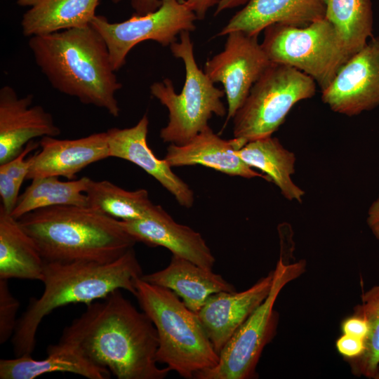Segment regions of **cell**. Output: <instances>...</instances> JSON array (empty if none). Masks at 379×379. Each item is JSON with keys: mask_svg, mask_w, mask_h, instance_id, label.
<instances>
[{"mask_svg": "<svg viewBox=\"0 0 379 379\" xmlns=\"http://www.w3.org/2000/svg\"><path fill=\"white\" fill-rule=\"evenodd\" d=\"M227 35L224 49L206 62L204 72L213 83L223 86L228 104L227 121L234 117L272 62L258 36L241 31Z\"/></svg>", "mask_w": 379, "mask_h": 379, "instance_id": "cell-11", "label": "cell"}, {"mask_svg": "<svg viewBox=\"0 0 379 379\" xmlns=\"http://www.w3.org/2000/svg\"><path fill=\"white\" fill-rule=\"evenodd\" d=\"M261 44L272 62L307 74L321 91L351 58L338 31L326 18L305 27L270 25L264 30Z\"/></svg>", "mask_w": 379, "mask_h": 379, "instance_id": "cell-7", "label": "cell"}, {"mask_svg": "<svg viewBox=\"0 0 379 379\" xmlns=\"http://www.w3.org/2000/svg\"><path fill=\"white\" fill-rule=\"evenodd\" d=\"M272 280L273 270L245 291L212 294L197 313L218 354L236 331L266 298Z\"/></svg>", "mask_w": 379, "mask_h": 379, "instance_id": "cell-17", "label": "cell"}, {"mask_svg": "<svg viewBox=\"0 0 379 379\" xmlns=\"http://www.w3.org/2000/svg\"><path fill=\"white\" fill-rule=\"evenodd\" d=\"M124 230L137 241L149 246H162L173 255L212 270L215 259L200 233L176 222L159 205H154L145 217L121 221Z\"/></svg>", "mask_w": 379, "mask_h": 379, "instance_id": "cell-14", "label": "cell"}, {"mask_svg": "<svg viewBox=\"0 0 379 379\" xmlns=\"http://www.w3.org/2000/svg\"><path fill=\"white\" fill-rule=\"evenodd\" d=\"M244 144L238 138L224 140L208 126L183 145L171 144L164 159L171 167L201 165L222 173L245 178H270L257 173L235 152Z\"/></svg>", "mask_w": 379, "mask_h": 379, "instance_id": "cell-18", "label": "cell"}, {"mask_svg": "<svg viewBox=\"0 0 379 379\" xmlns=\"http://www.w3.org/2000/svg\"><path fill=\"white\" fill-rule=\"evenodd\" d=\"M338 352L347 361L361 356L365 350V340L343 333L335 341Z\"/></svg>", "mask_w": 379, "mask_h": 379, "instance_id": "cell-31", "label": "cell"}, {"mask_svg": "<svg viewBox=\"0 0 379 379\" xmlns=\"http://www.w3.org/2000/svg\"><path fill=\"white\" fill-rule=\"evenodd\" d=\"M325 18L334 26L351 57L373 37L371 0H324Z\"/></svg>", "mask_w": 379, "mask_h": 379, "instance_id": "cell-27", "label": "cell"}, {"mask_svg": "<svg viewBox=\"0 0 379 379\" xmlns=\"http://www.w3.org/2000/svg\"><path fill=\"white\" fill-rule=\"evenodd\" d=\"M354 313L366 319L369 329L363 354L347 360L351 372L357 377L379 379V284L362 293L361 304L354 307Z\"/></svg>", "mask_w": 379, "mask_h": 379, "instance_id": "cell-28", "label": "cell"}, {"mask_svg": "<svg viewBox=\"0 0 379 379\" xmlns=\"http://www.w3.org/2000/svg\"><path fill=\"white\" fill-rule=\"evenodd\" d=\"M142 274L133 248L106 263L44 262V290L39 298L30 300L18 321L12 337L15 356L32 355L39 324L54 310L69 304L87 305L118 289L135 295L136 280Z\"/></svg>", "mask_w": 379, "mask_h": 379, "instance_id": "cell-3", "label": "cell"}, {"mask_svg": "<svg viewBox=\"0 0 379 379\" xmlns=\"http://www.w3.org/2000/svg\"><path fill=\"white\" fill-rule=\"evenodd\" d=\"M366 222L372 234L379 241V194L368 208Z\"/></svg>", "mask_w": 379, "mask_h": 379, "instance_id": "cell-35", "label": "cell"}, {"mask_svg": "<svg viewBox=\"0 0 379 379\" xmlns=\"http://www.w3.org/2000/svg\"><path fill=\"white\" fill-rule=\"evenodd\" d=\"M141 279L173 291L195 313H198L212 294L236 291L234 286L220 274L173 254L166 267L142 274Z\"/></svg>", "mask_w": 379, "mask_h": 379, "instance_id": "cell-20", "label": "cell"}, {"mask_svg": "<svg viewBox=\"0 0 379 379\" xmlns=\"http://www.w3.org/2000/svg\"><path fill=\"white\" fill-rule=\"evenodd\" d=\"M89 179L82 177L61 181L55 176L34 178L19 196L11 215L18 220L28 213L46 207L63 205L87 206L85 190Z\"/></svg>", "mask_w": 379, "mask_h": 379, "instance_id": "cell-25", "label": "cell"}, {"mask_svg": "<svg viewBox=\"0 0 379 379\" xmlns=\"http://www.w3.org/2000/svg\"><path fill=\"white\" fill-rule=\"evenodd\" d=\"M343 333L358 337L366 340L368 333V324L366 319L357 314L344 319L341 322Z\"/></svg>", "mask_w": 379, "mask_h": 379, "instance_id": "cell-32", "label": "cell"}, {"mask_svg": "<svg viewBox=\"0 0 379 379\" xmlns=\"http://www.w3.org/2000/svg\"><path fill=\"white\" fill-rule=\"evenodd\" d=\"M100 0H17L23 14L24 36L45 35L91 25Z\"/></svg>", "mask_w": 379, "mask_h": 379, "instance_id": "cell-22", "label": "cell"}, {"mask_svg": "<svg viewBox=\"0 0 379 379\" xmlns=\"http://www.w3.org/2000/svg\"><path fill=\"white\" fill-rule=\"evenodd\" d=\"M44 260L18 220L0 206V279H44Z\"/></svg>", "mask_w": 379, "mask_h": 379, "instance_id": "cell-23", "label": "cell"}, {"mask_svg": "<svg viewBox=\"0 0 379 379\" xmlns=\"http://www.w3.org/2000/svg\"><path fill=\"white\" fill-rule=\"evenodd\" d=\"M39 145L41 150L32 155L27 179L62 176L74 180L88 165L110 157L107 131L69 140L45 136Z\"/></svg>", "mask_w": 379, "mask_h": 379, "instance_id": "cell-16", "label": "cell"}, {"mask_svg": "<svg viewBox=\"0 0 379 379\" xmlns=\"http://www.w3.org/2000/svg\"><path fill=\"white\" fill-rule=\"evenodd\" d=\"M325 15L324 0H248L217 36L234 31L258 36L274 24L305 27L324 18Z\"/></svg>", "mask_w": 379, "mask_h": 379, "instance_id": "cell-19", "label": "cell"}, {"mask_svg": "<svg viewBox=\"0 0 379 379\" xmlns=\"http://www.w3.org/2000/svg\"><path fill=\"white\" fill-rule=\"evenodd\" d=\"M136 297L142 310L153 322L159 347L156 359L185 379L212 368L219 361L197 313L167 288L140 278L135 282Z\"/></svg>", "mask_w": 379, "mask_h": 379, "instance_id": "cell-5", "label": "cell"}, {"mask_svg": "<svg viewBox=\"0 0 379 379\" xmlns=\"http://www.w3.org/2000/svg\"><path fill=\"white\" fill-rule=\"evenodd\" d=\"M329 108L348 117L379 107V36L371 38L321 91Z\"/></svg>", "mask_w": 379, "mask_h": 379, "instance_id": "cell-12", "label": "cell"}, {"mask_svg": "<svg viewBox=\"0 0 379 379\" xmlns=\"http://www.w3.org/2000/svg\"><path fill=\"white\" fill-rule=\"evenodd\" d=\"M148 126V117L144 114L132 127L108 129L109 156L135 164L173 195L181 206L191 208L194 202L193 191L173 173L164 159H158L149 148L147 142Z\"/></svg>", "mask_w": 379, "mask_h": 379, "instance_id": "cell-15", "label": "cell"}, {"mask_svg": "<svg viewBox=\"0 0 379 379\" xmlns=\"http://www.w3.org/2000/svg\"><path fill=\"white\" fill-rule=\"evenodd\" d=\"M28 45L36 65L53 88L119 116L115 95L121 84L105 40L91 25L33 36Z\"/></svg>", "mask_w": 379, "mask_h": 379, "instance_id": "cell-2", "label": "cell"}, {"mask_svg": "<svg viewBox=\"0 0 379 379\" xmlns=\"http://www.w3.org/2000/svg\"><path fill=\"white\" fill-rule=\"evenodd\" d=\"M32 94L19 98L15 89H0V165L11 161L36 138L56 137L61 131L53 116L33 105Z\"/></svg>", "mask_w": 379, "mask_h": 379, "instance_id": "cell-13", "label": "cell"}, {"mask_svg": "<svg viewBox=\"0 0 379 379\" xmlns=\"http://www.w3.org/2000/svg\"><path fill=\"white\" fill-rule=\"evenodd\" d=\"M39 147H40L39 142L34 140L29 142L20 154L11 161L0 165V173L5 175L21 186L24 180L27 179L32 162V155L27 158L26 157Z\"/></svg>", "mask_w": 379, "mask_h": 379, "instance_id": "cell-30", "label": "cell"}, {"mask_svg": "<svg viewBox=\"0 0 379 379\" xmlns=\"http://www.w3.org/2000/svg\"><path fill=\"white\" fill-rule=\"evenodd\" d=\"M19 301L12 295L8 280L0 279V343L4 344L13 337L18 321Z\"/></svg>", "mask_w": 379, "mask_h": 379, "instance_id": "cell-29", "label": "cell"}, {"mask_svg": "<svg viewBox=\"0 0 379 379\" xmlns=\"http://www.w3.org/2000/svg\"><path fill=\"white\" fill-rule=\"evenodd\" d=\"M18 221L46 262H109L137 242L121 220L88 206L43 208L25 214Z\"/></svg>", "mask_w": 379, "mask_h": 379, "instance_id": "cell-4", "label": "cell"}, {"mask_svg": "<svg viewBox=\"0 0 379 379\" xmlns=\"http://www.w3.org/2000/svg\"><path fill=\"white\" fill-rule=\"evenodd\" d=\"M47 357L35 359L32 355L0 360L1 379H33L45 373L67 372L88 379H109L111 373L98 366L76 350L60 343L50 345Z\"/></svg>", "mask_w": 379, "mask_h": 379, "instance_id": "cell-21", "label": "cell"}, {"mask_svg": "<svg viewBox=\"0 0 379 379\" xmlns=\"http://www.w3.org/2000/svg\"><path fill=\"white\" fill-rule=\"evenodd\" d=\"M197 18L185 0H161L155 11L145 15L134 14L121 22H110L102 15H95L91 25L100 34L109 51L110 62L116 72L126 62L129 51L147 40L164 46L176 41L182 32H193Z\"/></svg>", "mask_w": 379, "mask_h": 379, "instance_id": "cell-10", "label": "cell"}, {"mask_svg": "<svg viewBox=\"0 0 379 379\" xmlns=\"http://www.w3.org/2000/svg\"><path fill=\"white\" fill-rule=\"evenodd\" d=\"M248 1V0H220L216 5L214 14L217 15L221 12L245 4Z\"/></svg>", "mask_w": 379, "mask_h": 379, "instance_id": "cell-36", "label": "cell"}, {"mask_svg": "<svg viewBox=\"0 0 379 379\" xmlns=\"http://www.w3.org/2000/svg\"><path fill=\"white\" fill-rule=\"evenodd\" d=\"M58 343L118 379H164L170 371L157 365L159 338L153 322L121 289L87 305L65 327Z\"/></svg>", "mask_w": 379, "mask_h": 379, "instance_id": "cell-1", "label": "cell"}, {"mask_svg": "<svg viewBox=\"0 0 379 379\" xmlns=\"http://www.w3.org/2000/svg\"><path fill=\"white\" fill-rule=\"evenodd\" d=\"M220 0H185V4L194 13L197 20H203L208 10L217 5Z\"/></svg>", "mask_w": 379, "mask_h": 379, "instance_id": "cell-34", "label": "cell"}, {"mask_svg": "<svg viewBox=\"0 0 379 379\" xmlns=\"http://www.w3.org/2000/svg\"><path fill=\"white\" fill-rule=\"evenodd\" d=\"M124 0H112L115 4ZM135 14L145 15L155 11L161 4V0H128Z\"/></svg>", "mask_w": 379, "mask_h": 379, "instance_id": "cell-33", "label": "cell"}, {"mask_svg": "<svg viewBox=\"0 0 379 379\" xmlns=\"http://www.w3.org/2000/svg\"><path fill=\"white\" fill-rule=\"evenodd\" d=\"M85 194L88 207L121 221L146 216L153 204L145 189L128 191L107 180L89 179Z\"/></svg>", "mask_w": 379, "mask_h": 379, "instance_id": "cell-26", "label": "cell"}, {"mask_svg": "<svg viewBox=\"0 0 379 379\" xmlns=\"http://www.w3.org/2000/svg\"><path fill=\"white\" fill-rule=\"evenodd\" d=\"M314 80L286 65L274 63L253 84L234 119V138L247 143L272 136L298 102L316 93Z\"/></svg>", "mask_w": 379, "mask_h": 379, "instance_id": "cell-9", "label": "cell"}, {"mask_svg": "<svg viewBox=\"0 0 379 379\" xmlns=\"http://www.w3.org/2000/svg\"><path fill=\"white\" fill-rule=\"evenodd\" d=\"M306 262L300 260L288 263L279 257L271 289L266 298L253 312L227 342L219 354L218 364L197 373L195 379H252L265 347L274 338L279 313L274 309L284 287L301 276Z\"/></svg>", "mask_w": 379, "mask_h": 379, "instance_id": "cell-8", "label": "cell"}, {"mask_svg": "<svg viewBox=\"0 0 379 379\" xmlns=\"http://www.w3.org/2000/svg\"><path fill=\"white\" fill-rule=\"evenodd\" d=\"M234 152L251 168L265 173L286 199L302 203L305 192L291 179L295 156L284 148L278 138L269 136L251 140Z\"/></svg>", "mask_w": 379, "mask_h": 379, "instance_id": "cell-24", "label": "cell"}, {"mask_svg": "<svg viewBox=\"0 0 379 379\" xmlns=\"http://www.w3.org/2000/svg\"><path fill=\"white\" fill-rule=\"evenodd\" d=\"M170 47L172 54L184 63V86L177 93L171 80L164 79L154 82L150 92L168 110V122L161 129L160 138L165 142L183 145L208 126V121L213 114H226L221 100L225 94L199 68L190 32H181L180 41L173 43Z\"/></svg>", "mask_w": 379, "mask_h": 379, "instance_id": "cell-6", "label": "cell"}]
</instances>
